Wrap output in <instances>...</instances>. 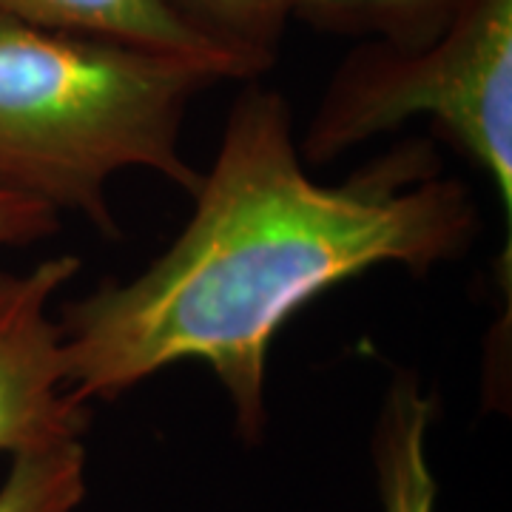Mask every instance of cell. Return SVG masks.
I'll list each match as a JSON object with an SVG mask.
<instances>
[{"label": "cell", "instance_id": "3", "mask_svg": "<svg viewBox=\"0 0 512 512\" xmlns=\"http://www.w3.org/2000/svg\"><path fill=\"white\" fill-rule=\"evenodd\" d=\"M416 117H430L490 177L510 234L512 0H461L447 29L419 49L359 46L333 74L299 154L325 165Z\"/></svg>", "mask_w": 512, "mask_h": 512}, {"label": "cell", "instance_id": "6", "mask_svg": "<svg viewBox=\"0 0 512 512\" xmlns=\"http://www.w3.org/2000/svg\"><path fill=\"white\" fill-rule=\"evenodd\" d=\"M436 410V396L416 373H399L387 387L370 439L384 512H439V484L427 453Z\"/></svg>", "mask_w": 512, "mask_h": 512}, {"label": "cell", "instance_id": "2", "mask_svg": "<svg viewBox=\"0 0 512 512\" xmlns=\"http://www.w3.org/2000/svg\"><path fill=\"white\" fill-rule=\"evenodd\" d=\"M222 83L180 57L0 15V188L120 239L109 180L146 168L194 194L180 151L191 100Z\"/></svg>", "mask_w": 512, "mask_h": 512}, {"label": "cell", "instance_id": "5", "mask_svg": "<svg viewBox=\"0 0 512 512\" xmlns=\"http://www.w3.org/2000/svg\"><path fill=\"white\" fill-rule=\"evenodd\" d=\"M0 15L52 32L180 57L220 80H256L262 74L254 60L202 32L171 0H0Z\"/></svg>", "mask_w": 512, "mask_h": 512}, {"label": "cell", "instance_id": "1", "mask_svg": "<svg viewBox=\"0 0 512 512\" xmlns=\"http://www.w3.org/2000/svg\"><path fill=\"white\" fill-rule=\"evenodd\" d=\"M191 197L188 225L143 274L63 305L66 384L80 404L109 402L165 367L200 362L251 447L268 427L271 348L293 313L382 265L430 274L478 234L470 188L441 171L427 140L376 154L345 183H316L288 100L254 80Z\"/></svg>", "mask_w": 512, "mask_h": 512}, {"label": "cell", "instance_id": "8", "mask_svg": "<svg viewBox=\"0 0 512 512\" xmlns=\"http://www.w3.org/2000/svg\"><path fill=\"white\" fill-rule=\"evenodd\" d=\"M83 498V439L60 441L12 456L0 481V512H77Z\"/></svg>", "mask_w": 512, "mask_h": 512}, {"label": "cell", "instance_id": "9", "mask_svg": "<svg viewBox=\"0 0 512 512\" xmlns=\"http://www.w3.org/2000/svg\"><path fill=\"white\" fill-rule=\"evenodd\" d=\"M202 32L254 60L262 72L274 66L288 26V0H171Z\"/></svg>", "mask_w": 512, "mask_h": 512}, {"label": "cell", "instance_id": "4", "mask_svg": "<svg viewBox=\"0 0 512 512\" xmlns=\"http://www.w3.org/2000/svg\"><path fill=\"white\" fill-rule=\"evenodd\" d=\"M77 274L74 254L0 271V456L83 439L89 427V407L69 393L63 328L52 316Z\"/></svg>", "mask_w": 512, "mask_h": 512}, {"label": "cell", "instance_id": "7", "mask_svg": "<svg viewBox=\"0 0 512 512\" xmlns=\"http://www.w3.org/2000/svg\"><path fill=\"white\" fill-rule=\"evenodd\" d=\"M461 0H288V15L339 35H370L402 49L433 43Z\"/></svg>", "mask_w": 512, "mask_h": 512}, {"label": "cell", "instance_id": "10", "mask_svg": "<svg viewBox=\"0 0 512 512\" xmlns=\"http://www.w3.org/2000/svg\"><path fill=\"white\" fill-rule=\"evenodd\" d=\"M60 214L46 202L0 188V251L29 248L35 242L55 237Z\"/></svg>", "mask_w": 512, "mask_h": 512}]
</instances>
